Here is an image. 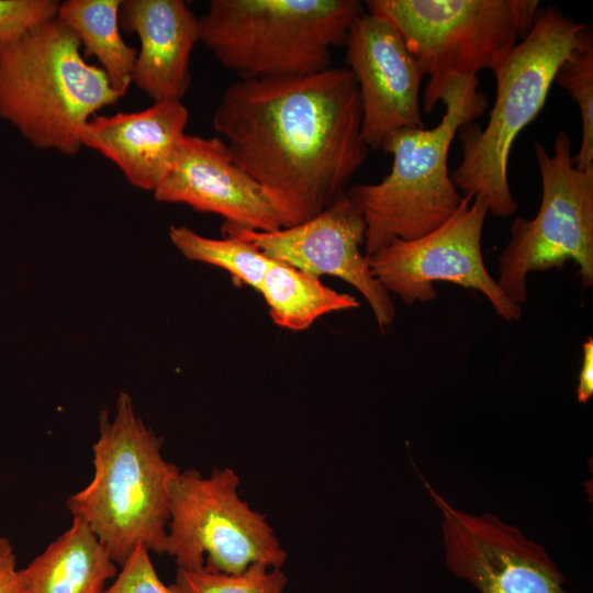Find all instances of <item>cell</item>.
Instances as JSON below:
<instances>
[{
  "instance_id": "7402d4cb",
  "label": "cell",
  "mask_w": 593,
  "mask_h": 593,
  "mask_svg": "<svg viewBox=\"0 0 593 593\" xmlns=\"http://www.w3.org/2000/svg\"><path fill=\"white\" fill-rule=\"evenodd\" d=\"M287 582L279 568L257 563L239 574L178 569L169 589L172 593H283Z\"/></svg>"
},
{
  "instance_id": "3957f363",
  "label": "cell",
  "mask_w": 593,
  "mask_h": 593,
  "mask_svg": "<svg viewBox=\"0 0 593 593\" xmlns=\"http://www.w3.org/2000/svg\"><path fill=\"white\" fill-rule=\"evenodd\" d=\"M478 76L446 82L439 102L440 122L430 128L392 133L382 150L392 155L390 172L378 183L351 184L347 197L366 222L365 251L369 257L395 239L410 240L444 224L462 200L448 171L449 148L459 128L488 108Z\"/></svg>"
},
{
  "instance_id": "7c38bea8",
  "label": "cell",
  "mask_w": 593,
  "mask_h": 593,
  "mask_svg": "<svg viewBox=\"0 0 593 593\" xmlns=\"http://www.w3.org/2000/svg\"><path fill=\"white\" fill-rule=\"evenodd\" d=\"M366 222L346 195L298 225L258 232L224 223V236L244 239L269 258L320 278L329 275L353 286L368 302L383 331L395 317L390 293L372 275L366 255Z\"/></svg>"
},
{
  "instance_id": "d4e9b609",
  "label": "cell",
  "mask_w": 593,
  "mask_h": 593,
  "mask_svg": "<svg viewBox=\"0 0 593 593\" xmlns=\"http://www.w3.org/2000/svg\"><path fill=\"white\" fill-rule=\"evenodd\" d=\"M16 556L8 538L0 536V593H23Z\"/></svg>"
},
{
  "instance_id": "5bb4252c",
  "label": "cell",
  "mask_w": 593,
  "mask_h": 593,
  "mask_svg": "<svg viewBox=\"0 0 593 593\" xmlns=\"http://www.w3.org/2000/svg\"><path fill=\"white\" fill-rule=\"evenodd\" d=\"M157 201L184 203L214 213L224 223L258 232L288 227L272 197L232 158L220 137L183 134L166 177L154 191Z\"/></svg>"
},
{
  "instance_id": "e0dca14e",
  "label": "cell",
  "mask_w": 593,
  "mask_h": 593,
  "mask_svg": "<svg viewBox=\"0 0 593 593\" xmlns=\"http://www.w3.org/2000/svg\"><path fill=\"white\" fill-rule=\"evenodd\" d=\"M118 567L92 529L72 517L69 528L19 573L23 593H103Z\"/></svg>"
},
{
  "instance_id": "30bf717a",
  "label": "cell",
  "mask_w": 593,
  "mask_h": 593,
  "mask_svg": "<svg viewBox=\"0 0 593 593\" xmlns=\"http://www.w3.org/2000/svg\"><path fill=\"white\" fill-rule=\"evenodd\" d=\"M486 204L463 195L444 224L418 238L395 239L367 257L372 275L389 293L407 305L436 298V281H448L481 292L507 323L519 320L522 309L511 301L489 273L482 256Z\"/></svg>"
},
{
  "instance_id": "ac0fdd59",
  "label": "cell",
  "mask_w": 593,
  "mask_h": 593,
  "mask_svg": "<svg viewBox=\"0 0 593 593\" xmlns=\"http://www.w3.org/2000/svg\"><path fill=\"white\" fill-rule=\"evenodd\" d=\"M120 5L121 0H68L59 4L56 19L77 35L83 58H98L111 87L123 97L132 82L137 49L121 36Z\"/></svg>"
},
{
  "instance_id": "cb8c5ba5",
  "label": "cell",
  "mask_w": 593,
  "mask_h": 593,
  "mask_svg": "<svg viewBox=\"0 0 593 593\" xmlns=\"http://www.w3.org/2000/svg\"><path fill=\"white\" fill-rule=\"evenodd\" d=\"M103 593H172L159 579L149 551L138 546Z\"/></svg>"
},
{
  "instance_id": "d6986e66",
  "label": "cell",
  "mask_w": 593,
  "mask_h": 593,
  "mask_svg": "<svg viewBox=\"0 0 593 593\" xmlns=\"http://www.w3.org/2000/svg\"><path fill=\"white\" fill-rule=\"evenodd\" d=\"M273 323L300 332L323 315L359 307L356 298L325 286L320 278L273 260L258 290Z\"/></svg>"
},
{
  "instance_id": "9c48e42d",
  "label": "cell",
  "mask_w": 593,
  "mask_h": 593,
  "mask_svg": "<svg viewBox=\"0 0 593 593\" xmlns=\"http://www.w3.org/2000/svg\"><path fill=\"white\" fill-rule=\"evenodd\" d=\"M541 180V202L535 217L517 216L499 258V287L517 305L527 300L533 271L562 268L572 260L583 288L593 284V167L577 168L571 142L559 131L553 152L534 144Z\"/></svg>"
},
{
  "instance_id": "5b68a950",
  "label": "cell",
  "mask_w": 593,
  "mask_h": 593,
  "mask_svg": "<svg viewBox=\"0 0 593 593\" xmlns=\"http://www.w3.org/2000/svg\"><path fill=\"white\" fill-rule=\"evenodd\" d=\"M121 97L56 18L0 45V118L37 148L76 155L90 119Z\"/></svg>"
},
{
  "instance_id": "44dd1931",
  "label": "cell",
  "mask_w": 593,
  "mask_h": 593,
  "mask_svg": "<svg viewBox=\"0 0 593 593\" xmlns=\"http://www.w3.org/2000/svg\"><path fill=\"white\" fill-rule=\"evenodd\" d=\"M575 101L582 122L581 143L572 157L581 170L593 167V36L586 26L579 44L558 68L555 80Z\"/></svg>"
},
{
  "instance_id": "2e32d148",
  "label": "cell",
  "mask_w": 593,
  "mask_h": 593,
  "mask_svg": "<svg viewBox=\"0 0 593 593\" xmlns=\"http://www.w3.org/2000/svg\"><path fill=\"white\" fill-rule=\"evenodd\" d=\"M188 119L179 100L157 101L132 113L96 114L81 144L113 161L132 186L154 192L170 169Z\"/></svg>"
},
{
  "instance_id": "8fae6325",
  "label": "cell",
  "mask_w": 593,
  "mask_h": 593,
  "mask_svg": "<svg viewBox=\"0 0 593 593\" xmlns=\"http://www.w3.org/2000/svg\"><path fill=\"white\" fill-rule=\"evenodd\" d=\"M441 513L445 562L480 593H571L539 544L493 514L455 508L425 482Z\"/></svg>"
},
{
  "instance_id": "7a4b0ae2",
  "label": "cell",
  "mask_w": 593,
  "mask_h": 593,
  "mask_svg": "<svg viewBox=\"0 0 593 593\" xmlns=\"http://www.w3.org/2000/svg\"><path fill=\"white\" fill-rule=\"evenodd\" d=\"M93 477L66 502L121 568L138 546L166 552L169 486L180 469L161 454V439L136 414L132 399L120 393L112 418L99 416L92 446Z\"/></svg>"
},
{
  "instance_id": "484cf974",
  "label": "cell",
  "mask_w": 593,
  "mask_h": 593,
  "mask_svg": "<svg viewBox=\"0 0 593 593\" xmlns=\"http://www.w3.org/2000/svg\"><path fill=\"white\" fill-rule=\"evenodd\" d=\"M583 358L577 387V399L586 403L593 395V338L589 337L582 345Z\"/></svg>"
},
{
  "instance_id": "ba28073f",
  "label": "cell",
  "mask_w": 593,
  "mask_h": 593,
  "mask_svg": "<svg viewBox=\"0 0 593 593\" xmlns=\"http://www.w3.org/2000/svg\"><path fill=\"white\" fill-rule=\"evenodd\" d=\"M239 483L230 468L172 479L165 553L178 569L239 574L251 564L283 566L287 551L266 517L239 497Z\"/></svg>"
},
{
  "instance_id": "4fadbf2b",
  "label": "cell",
  "mask_w": 593,
  "mask_h": 593,
  "mask_svg": "<svg viewBox=\"0 0 593 593\" xmlns=\"http://www.w3.org/2000/svg\"><path fill=\"white\" fill-rule=\"evenodd\" d=\"M345 46L347 68L359 89L367 146L381 149L392 133L425 127L421 105L425 75L393 24L363 12L351 24Z\"/></svg>"
},
{
  "instance_id": "277c9868",
  "label": "cell",
  "mask_w": 593,
  "mask_h": 593,
  "mask_svg": "<svg viewBox=\"0 0 593 593\" xmlns=\"http://www.w3.org/2000/svg\"><path fill=\"white\" fill-rule=\"evenodd\" d=\"M586 26L553 5L540 9L529 32L493 71L496 96L486 125L472 122L457 133L462 158L450 178L494 216L506 217L518 209L508 181L513 143L542 110L558 68Z\"/></svg>"
},
{
  "instance_id": "8992f818",
  "label": "cell",
  "mask_w": 593,
  "mask_h": 593,
  "mask_svg": "<svg viewBox=\"0 0 593 593\" xmlns=\"http://www.w3.org/2000/svg\"><path fill=\"white\" fill-rule=\"evenodd\" d=\"M358 0H211L200 41L239 79L299 77L332 67L365 12Z\"/></svg>"
},
{
  "instance_id": "52a82bcc",
  "label": "cell",
  "mask_w": 593,
  "mask_h": 593,
  "mask_svg": "<svg viewBox=\"0 0 593 593\" xmlns=\"http://www.w3.org/2000/svg\"><path fill=\"white\" fill-rule=\"evenodd\" d=\"M538 0H367L368 12L399 31L425 76L423 110L433 112L454 77L494 71L529 32Z\"/></svg>"
},
{
  "instance_id": "603a6c76",
  "label": "cell",
  "mask_w": 593,
  "mask_h": 593,
  "mask_svg": "<svg viewBox=\"0 0 593 593\" xmlns=\"http://www.w3.org/2000/svg\"><path fill=\"white\" fill-rule=\"evenodd\" d=\"M59 4L54 0H0V45L15 42L55 19Z\"/></svg>"
},
{
  "instance_id": "6da1fadb",
  "label": "cell",
  "mask_w": 593,
  "mask_h": 593,
  "mask_svg": "<svg viewBox=\"0 0 593 593\" xmlns=\"http://www.w3.org/2000/svg\"><path fill=\"white\" fill-rule=\"evenodd\" d=\"M348 68L283 78L238 79L213 115L233 160L272 197L288 227L346 195L368 146Z\"/></svg>"
},
{
  "instance_id": "ffe728a7",
  "label": "cell",
  "mask_w": 593,
  "mask_h": 593,
  "mask_svg": "<svg viewBox=\"0 0 593 593\" xmlns=\"http://www.w3.org/2000/svg\"><path fill=\"white\" fill-rule=\"evenodd\" d=\"M169 237L184 258L219 267L231 275L236 286L257 291L272 262L255 245L236 237L210 238L183 225L171 226Z\"/></svg>"
},
{
  "instance_id": "9a60e30c",
  "label": "cell",
  "mask_w": 593,
  "mask_h": 593,
  "mask_svg": "<svg viewBox=\"0 0 593 593\" xmlns=\"http://www.w3.org/2000/svg\"><path fill=\"white\" fill-rule=\"evenodd\" d=\"M122 30L137 34L141 48L132 82L157 101L179 100L190 87V57L200 41V21L182 0H124Z\"/></svg>"
}]
</instances>
